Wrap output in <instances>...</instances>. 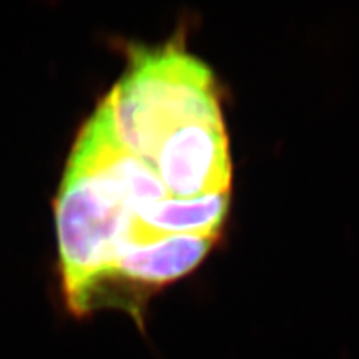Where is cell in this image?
<instances>
[{"instance_id": "7a4b0ae2", "label": "cell", "mask_w": 359, "mask_h": 359, "mask_svg": "<svg viewBox=\"0 0 359 359\" xmlns=\"http://www.w3.org/2000/svg\"><path fill=\"white\" fill-rule=\"evenodd\" d=\"M135 210L126 180L71 151L54 202L62 292L71 316L88 318L90 302L117 262L138 250L130 243Z\"/></svg>"}, {"instance_id": "6da1fadb", "label": "cell", "mask_w": 359, "mask_h": 359, "mask_svg": "<svg viewBox=\"0 0 359 359\" xmlns=\"http://www.w3.org/2000/svg\"><path fill=\"white\" fill-rule=\"evenodd\" d=\"M107 99L118 140L172 198L231 194L229 142L215 75L178 39L132 47Z\"/></svg>"}]
</instances>
